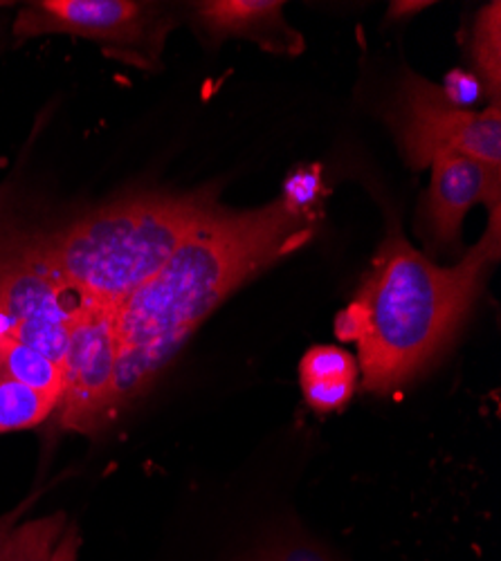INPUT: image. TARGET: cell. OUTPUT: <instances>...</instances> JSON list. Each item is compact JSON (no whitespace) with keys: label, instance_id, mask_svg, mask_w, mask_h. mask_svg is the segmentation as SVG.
<instances>
[{"label":"cell","instance_id":"obj_1","mask_svg":"<svg viewBox=\"0 0 501 561\" xmlns=\"http://www.w3.org/2000/svg\"><path fill=\"white\" fill-rule=\"evenodd\" d=\"M322 214H299L280 196L261 209H220L182 243L164 267L115 312L117 420L143 398L201 321L257 272L293 254L312 237Z\"/></svg>","mask_w":501,"mask_h":561},{"label":"cell","instance_id":"obj_4","mask_svg":"<svg viewBox=\"0 0 501 561\" xmlns=\"http://www.w3.org/2000/svg\"><path fill=\"white\" fill-rule=\"evenodd\" d=\"M88 301L57 272L41 237L0 225V335L64 364L72 323Z\"/></svg>","mask_w":501,"mask_h":561},{"label":"cell","instance_id":"obj_2","mask_svg":"<svg viewBox=\"0 0 501 561\" xmlns=\"http://www.w3.org/2000/svg\"><path fill=\"white\" fill-rule=\"evenodd\" d=\"M497 259L499 207L486 237L454 267H439L391 227L367 280L335 321L338 337L357 344L364 391L389 393L423 370L452 340Z\"/></svg>","mask_w":501,"mask_h":561},{"label":"cell","instance_id":"obj_13","mask_svg":"<svg viewBox=\"0 0 501 561\" xmlns=\"http://www.w3.org/2000/svg\"><path fill=\"white\" fill-rule=\"evenodd\" d=\"M66 528L64 512L19 524L0 537V561H50Z\"/></svg>","mask_w":501,"mask_h":561},{"label":"cell","instance_id":"obj_20","mask_svg":"<svg viewBox=\"0 0 501 561\" xmlns=\"http://www.w3.org/2000/svg\"><path fill=\"white\" fill-rule=\"evenodd\" d=\"M21 512H23V507H19V510H14V512L5 514V517H0V537L8 535V533L14 528L16 519L21 517Z\"/></svg>","mask_w":501,"mask_h":561},{"label":"cell","instance_id":"obj_6","mask_svg":"<svg viewBox=\"0 0 501 561\" xmlns=\"http://www.w3.org/2000/svg\"><path fill=\"white\" fill-rule=\"evenodd\" d=\"M169 27L164 10L135 0H41L21 10L14 34L19 38L72 34L100 43L126 64L147 68L160 59Z\"/></svg>","mask_w":501,"mask_h":561},{"label":"cell","instance_id":"obj_12","mask_svg":"<svg viewBox=\"0 0 501 561\" xmlns=\"http://www.w3.org/2000/svg\"><path fill=\"white\" fill-rule=\"evenodd\" d=\"M0 368H3L14 380L36 391L59 396L61 400L64 368L57 362H53L48 355L38 353L36 348L14 337L0 335Z\"/></svg>","mask_w":501,"mask_h":561},{"label":"cell","instance_id":"obj_15","mask_svg":"<svg viewBox=\"0 0 501 561\" xmlns=\"http://www.w3.org/2000/svg\"><path fill=\"white\" fill-rule=\"evenodd\" d=\"M322 196H324V178H322V167L317 164L297 169L286 180L284 194H282L288 207L299 214H322L320 211Z\"/></svg>","mask_w":501,"mask_h":561},{"label":"cell","instance_id":"obj_19","mask_svg":"<svg viewBox=\"0 0 501 561\" xmlns=\"http://www.w3.org/2000/svg\"><path fill=\"white\" fill-rule=\"evenodd\" d=\"M432 3H414V0H400V3H391L389 8V19H402V16H412L421 12L423 8H430Z\"/></svg>","mask_w":501,"mask_h":561},{"label":"cell","instance_id":"obj_21","mask_svg":"<svg viewBox=\"0 0 501 561\" xmlns=\"http://www.w3.org/2000/svg\"><path fill=\"white\" fill-rule=\"evenodd\" d=\"M257 561H277V559H275V552H272V550H265L263 554H259V557H257Z\"/></svg>","mask_w":501,"mask_h":561},{"label":"cell","instance_id":"obj_5","mask_svg":"<svg viewBox=\"0 0 501 561\" xmlns=\"http://www.w3.org/2000/svg\"><path fill=\"white\" fill-rule=\"evenodd\" d=\"M394 124L402 153L414 169H428L447 153L501 169L499 102L486 111H459L443 100L439 85L407 75L396 100Z\"/></svg>","mask_w":501,"mask_h":561},{"label":"cell","instance_id":"obj_14","mask_svg":"<svg viewBox=\"0 0 501 561\" xmlns=\"http://www.w3.org/2000/svg\"><path fill=\"white\" fill-rule=\"evenodd\" d=\"M501 8L490 3L481 10L475 21L470 36V57L475 64V75L479 77L486 92H490L492 102H499L501 88Z\"/></svg>","mask_w":501,"mask_h":561},{"label":"cell","instance_id":"obj_3","mask_svg":"<svg viewBox=\"0 0 501 561\" xmlns=\"http://www.w3.org/2000/svg\"><path fill=\"white\" fill-rule=\"evenodd\" d=\"M216 211L207 194H149L102 207L41 241L70 286L117 310Z\"/></svg>","mask_w":501,"mask_h":561},{"label":"cell","instance_id":"obj_16","mask_svg":"<svg viewBox=\"0 0 501 561\" xmlns=\"http://www.w3.org/2000/svg\"><path fill=\"white\" fill-rule=\"evenodd\" d=\"M443 100L459 108V111H472L475 104H479L481 95H483V85L479 81V77L472 70H452L445 75L443 85H439Z\"/></svg>","mask_w":501,"mask_h":561},{"label":"cell","instance_id":"obj_17","mask_svg":"<svg viewBox=\"0 0 501 561\" xmlns=\"http://www.w3.org/2000/svg\"><path fill=\"white\" fill-rule=\"evenodd\" d=\"M277 561H331V557L315 543L308 541H286L272 548Z\"/></svg>","mask_w":501,"mask_h":561},{"label":"cell","instance_id":"obj_10","mask_svg":"<svg viewBox=\"0 0 501 561\" xmlns=\"http://www.w3.org/2000/svg\"><path fill=\"white\" fill-rule=\"evenodd\" d=\"M357 359L338 346H315L299 364V382L306 404L317 413L342 409L357 387Z\"/></svg>","mask_w":501,"mask_h":561},{"label":"cell","instance_id":"obj_8","mask_svg":"<svg viewBox=\"0 0 501 561\" xmlns=\"http://www.w3.org/2000/svg\"><path fill=\"white\" fill-rule=\"evenodd\" d=\"M501 169L483 164L462 153L439 156L432 162V184L423 198L421 218L430 243L459 248V233L466 214L475 205L499 207Z\"/></svg>","mask_w":501,"mask_h":561},{"label":"cell","instance_id":"obj_7","mask_svg":"<svg viewBox=\"0 0 501 561\" xmlns=\"http://www.w3.org/2000/svg\"><path fill=\"white\" fill-rule=\"evenodd\" d=\"M115 312L88 304L70 329L64 357V391L57 407L59 425L93 436L115 423L113 393L117 373Z\"/></svg>","mask_w":501,"mask_h":561},{"label":"cell","instance_id":"obj_18","mask_svg":"<svg viewBox=\"0 0 501 561\" xmlns=\"http://www.w3.org/2000/svg\"><path fill=\"white\" fill-rule=\"evenodd\" d=\"M79 546H81V537L77 526H68L53 552L50 561H77L79 559Z\"/></svg>","mask_w":501,"mask_h":561},{"label":"cell","instance_id":"obj_9","mask_svg":"<svg viewBox=\"0 0 501 561\" xmlns=\"http://www.w3.org/2000/svg\"><path fill=\"white\" fill-rule=\"evenodd\" d=\"M280 0H216L198 5V21L214 38H254L270 53L295 55L304 50V38L282 19Z\"/></svg>","mask_w":501,"mask_h":561},{"label":"cell","instance_id":"obj_11","mask_svg":"<svg viewBox=\"0 0 501 561\" xmlns=\"http://www.w3.org/2000/svg\"><path fill=\"white\" fill-rule=\"evenodd\" d=\"M59 407V396L36 391L0 368V434L41 425Z\"/></svg>","mask_w":501,"mask_h":561}]
</instances>
